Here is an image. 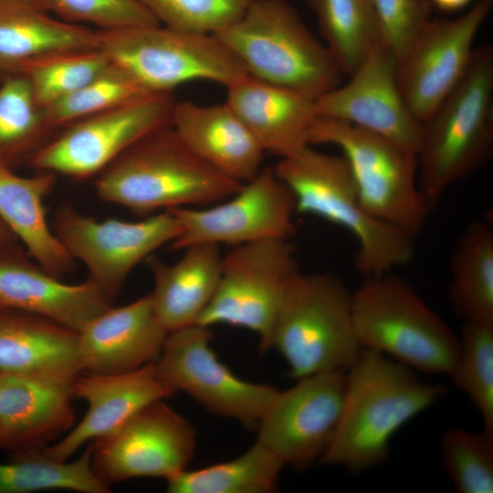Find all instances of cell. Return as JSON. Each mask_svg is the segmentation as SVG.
I'll return each instance as SVG.
<instances>
[{
    "label": "cell",
    "mask_w": 493,
    "mask_h": 493,
    "mask_svg": "<svg viewBox=\"0 0 493 493\" xmlns=\"http://www.w3.org/2000/svg\"><path fill=\"white\" fill-rule=\"evenodd\" d=\"M226 89V102L265 152L283 158L310 146V131L318 118L315 100L249 75Z\"/></svg>",
    "instance_id": "obj_24"
},
{
    "label": "cell",
    "mask_w": 493,
    "mask_h": 493,
    "mask_svg": "<svg viewBox=\"0 0 493 493\" xmlns=\"http://www.w3.org/2000/svg\"><path fill=\"white\" fill-rule=\"evenodd\" d=\"M51 226L72 258L86 266L88 278L111 304L132 269L182 232L180 222L169 210L136 222L99 221L68 204L57 209Z\"/></svg>",
    "instance_id": "obj_11"
},
{
    "label": "cell",
    "mask_w": 493,
    "mask_h": 493,
    "mask_svg": "<svg viewBox=\"0 0 493 493\" xmlns=\"http://www.w3.org/2000/svg\"><path fill=\"white\" fill-rule=\"evenodd\" d=\"M242 184L197 156L171 124L123 152L98 173L94 188L100 200L147 215L160 209L208 206Z\"/></svg>",
    "instance_id": "obj_2"
},
{
    "label": "cell",
    "mask_w": 493,
    "mask_h": 493,
    "mask_svg": "<svg viewBox=\"0 0 493 493\" xmlns=\"http://www.w3.org/2000/svg\"><path fill=\"white\" fill-rule=\"evenodd\" d=\"M493 0H479L455 19H430L396 58L401 93L421 123L465 74L474 39Z\"/></svg>",
    "instance_id": "obj_17"
},
{
    "label": "cell",
    "mask_w": 493,
    "mask_h": 493,
    "mask_svg": "<svg viewBox=\"0 0 493 493\" xmlns=\"http://www.w3.org/2000/svg\"><path fill=\"white\" fill-rule=\"evenodd\" d=\"M285 464L257 440L241 456L166 479L170 493H270L278 489Z\"/></svg>",
    "instance_id": "obj_30"
},
{
    "label": "cell",
    "mask_w": 493,
    "mask_h": 493,
    "mask_svg": "<svg viewBox=\"0 0 493 493\" xmlns=\"http://www.w3.org/2000/svg\"><path fill=\"white\" fill-rule=\"evenodd\" d=\"M172 127L197 156L230 178L246 183L262 169L265 151L226 102L176 101Z\"/></svg>",
    "instance_id": "obj_25"
},
{
    "label": "cell",
    "mask_w": 493,
    "mask_h": 493,
    "mask_svg": "<svg viewBox=\"0 0 493 493\" xmlns=\"http://www.w3.org/2000/svg\"><path fill=\"white\" fill-rule=\"evenodd\" d=\"M38 8L75 24L90 23L111 31L161 25L139 0H31Z\"/></svg>",
    "instance_id": "obj_39"
},
{
    "label": "cell",
    "mask_w": 493,
    "mask_h": 493,
    "mask_svg": "<svg viewBox=\"0 0 493 493\" xmlns=\"http://www.w3.org/2000/svg\"><path fill=\"white\" fill-rule=\"evenodd\" d=\"M70 391L88 404V410L62 439L41 450L58 461L68 460L84 444L109 435L146 405L176 393L159 377L154 362L125 373H81L70 383Z\"/></svg>",
    "instance_id": "obj_19"
},
{
    "label": "cell",
    "mask_w": 493,
    "mask_h": 493,
    "mask_svg": "<svg viewBox=\"0 0 493 493\" xmlns=\"http://www.w3.org/2000/svg\"><path fill=\"white\" fill-rule=\"evenodd\" d=\"M346 380V372H324L278 391L257 425V440L285 466L305 469L318 463L337 431Z\"/></svg>",
    "instance_id": "obj_16"
},
{
    "label": "cell",
    "mask_w": 493,
    "mask_h": 493,
    "mask_svg": "<svg viewBox=\"0 0 493 493\" xmlns=\"http://www.w3.org/2000/svg\"><path fill=\"white\" fill-rule=\"evenodd\" d=\"M149 94L127 71L110 62L79 89L42 109V113L46 125L53 131Z\"/></svg>",
    "instance_id": "obj_33"
},
{
    "label": "cell",
    "mask_w": 493,
    "mask_h": 493,
    "mask_svg": "<svg viewBox=\"0 0 493 493\" xmlns=\"http://www.w3.org/2000/svg\"><path fill=\"white\" fill-rule=\"evenodd\" d=\"M169 211L182 226L180 236L169 244L173 250L195 244L232 247L268 238L290 239L296 234L294 195L272 167L262 168L219 203Z\"/></svg>",
    "instance_id": "obj_14"
},
{
    "label": "cell",
    "mask_w": 493,
    "mask_h": 493,
    "mask_svg": "<svg viewBox=\"0 0 493 493\" xmlns=\"http://www.w3.org/2000/svg\"><path fill=\"white\" fill-rule=\"evenodd\" d=\"M316 15L326 47L350 76L383 41L370 0H306Z\"/></svg>",
    "instance_id": "obj_31"
},
{
    "label": "cell",
    "mask_w": 493,
    "mask_h": 493,
    "mask_svg": "<svg viewBox=\"0 0 493 493\" xmlns=\"http://www.w3.org/2000/svg\"><path fill=\"white\" fill-rule=\"evenodd\" d=\"M382 40L397 58L430 20L429 0H370Z\"/></svg>",
    "instance_id": "obj_40"
},
{
    "label": "cell",
    "mask_w": 493,
    "mask_h": 493,
    "mask_svg": "<svg viewBox=\"0 0 493 493\" xmlns=\"http://www.w3.org/2000/svg\"><path fill=\"white\" fill-rule=\"evenodd\" d=\"M352 316L363 349L382 352L414 371L452 374L458 336L392 271L365 277L352 292Z\"/></svg>",
    "instance_id": "obj_7"
},
{
    "label": "cell",
    "mask_w": 493,
    "mask_h": 493,
    "mask_svg": "<svg viewBox=\"0 0 493 493\" xmlns=\"http://www.w3.org/2000/svg\"><path fill=\"white\" fill-rule=\"evenodd\" d=\"M110 63L100 48L69 50L28 62L18 72L27 79L38 107L44 109L79 89Z\"/></svg>",
    "instance_id": "obj_34"
},
{
    "label": "cell",
    "mask_w": 493,
    "mask_h": 493,
    "mask_svg": "<svg viewBox=\"0 0 493 493\" xmlns=\"http://www.w3.org/2000/svg\"><path fill=\"white\" fill-rule=\"evenodd\" d=\"M15 236L0 219V248L7 246Z\"/></svg>",
    "instance_id": "obj_42"
},
{
    "label": "cell",
    "mask_w": 493,
    "mask_h": 493,
    "mask_svg": "<svg viewBox=\"0 0 493 493\" xmlns=\"http://www.w3.org/2000/svg\"><path fill=\"white\" fill-rule=\"evenodd\" d=\"M55 183L53 173L23 177L0 164V219L40 267L61 278L74 270L75 260L47 219L44 199Z\"/></svg>",
    "instance_id": "obj_27"
},
{
    "label": "cell",
    "mask_w": 493,
    "mask_h": 493,
    "mask_svg": "<svg viewBox=\"0 0 493 493\" xmlns=\"http://www.w3.org/2000/svg\"><path fill=\"white\" fill-rule=\"evenodd\" d=\"M350 80L315 100L318 116L380 134L417 152L422 123L407 107L397 79V61L383 42L376 44Z\"/></svg>",
    "instance_id": "obj_18"
},
{
    "label": "cell",
    "mask_w": 493,
    "mask_h": 493,
    "mask_svg": "<svg viewBox=\"0 0 493 493\" xmlns=\"http://www.w3.org/2000/svg\"><path fill=\"white\" fill-rule=\"evenodd\" d=\"M289 240L268 238L232 246L223 257L218 286L197 323L249 330L259 337L261 352L270 349L281 299L300 271Z\"/></svg>",
    "instance_id": "obj_10"
},
{
    "label": "cell",
    "mask_w": 493,
    "mask_h": 493,
    "mask_svg": "<svg viewBox=\"0 0 493 493\" xmlns=\"http://www.w3.org/2000/svg\"><path fill=\"white\" fill-rule=\"evenodd\" d=\"M71 397L69 384L0 372L1 448L42 450L71 429Z\"/></svg>",
    "instance_id": "obj_23"
},
{
    "label": "cell",
    "mask_w": 493,
    "mask_h": 493,
    "mask_svg": "<svg viewBox=\"0 0 493 493\" xmlns=\"http://www.w3.org/2000/svg\"><path fill=\"white\" fill-rule=\"evenodd\" d=\"M445 470L456 492H493V433L447 430L441 439Z\"/></svg>",
    "instance_id": "obj_37"
},
{
    "label": "cell",
    "mask_w": 493,
    "mask_h": 493,
    "mask_svg": "<svg viewBox=\"0 0 493 493\" xmlns=\"http://www.w3.org/2000/svg\"><path fill=\"white\" fill-rule=\"evenodd\" d=\"M448 299L464 321L493 323V229L473 219L461 234L450 260Z\"/></svg>",
    "instance_id": "obj_29"
},
{
    "label": "cell",
    "mask_w": 493,
    "mask_h": 493,
    "mask_svg": "<svg viewBox=\"0 0 493 493\" xmlns=\"http://www.w3.org/2000/svg\"><path fill=\"white\" fill-rule=\"evenodd\" d=\"M0 448H1V442H0Z\"/></svg>",
    "instance_id": "obj_43"
},
{
    "label": "cell",
    "mask_w": 493,
    "mask_h": 493,
    "mask_svg": "<svg viewBox=\"0 0 493 493\" xmlns=\"http://www.w3.org/2000/svg\"><path fill=\"white\" fill-rule=\"evenodd\" d=\"M15 453L12 460L0 463V493H32L50 489L110 492V487L93 472L90 445L74 461L55 460L41 450Z\"/></svg>",
    "instance_id": "obj_32"
},
{
    "label": "cell",
    "mask_w": 493,
    "mask_h": 493,
    "mask_svg": "<svg viewBox=\"0 0 493 493\" xmlns=\"http://www.w3.org/2000/svg\"><path fill=\"white\" fill-rule=\"evenodd\" d=\"M0 372L70 385L83 373L79 332L43 316L0 309Z\"/></svg>",
    "instance_id": "obj_22"
},
{
    "label": "cell",
    "mask_w": 493,
    "mask_h": 493,
    "mask_svg": "<svg viewBox=\"0 0 493 493\" xmlns=\"http://www.w3.org/2000/svg\"><path fill=\"white\" fill-rule=\"evenodd\" d=\"M174 263L150 256L145 261L153 278L150 294L154 311L168 332L197 323L215 295L222 271L220 247L195 244Z\"/></svg>",
    "instance_id": "obj_26"
},
{
    "label": "cell",
    "mask_w": 493,
    "mask_h": 493,
    "mask_svg": "<svg viewBox=\"0 0 493 493\" xmlns=\"http://www.w3.org/2000/svg\"><path fill=\"white\" fill-rule=\"evenodd\" d=\"M309 144H332L346 159L363 209L374 218L415 237L430 206L418 184L414 152L380 134L318 116Z\"/></svg>",
    "instance_id": "obj_8"
},
{
    "label": "cell",
    "mask_w": 493,
    "mask_h": 493,
    "mask_svg": "<svg viewBox=\"0 0 493 493\" xmlns=\"http://www.w3.org/2000/svg\"><path fill=\"white\" fill-rule=\"evenodd\" d=\"M273 169L292 192L296 213L315 215L351 233L358 243L355 267L360 273L380 275L411 261L414 237L363 209L342 155L308 146L280 158Z\"/></svg>",
    "instance_id": "obj_4"
},
{
    "label": "cell",
    "mask_w": 493,
    "mask_h": 493,
    "mask_svg": "<svg viewBox=\"0 0 493 493\" xmlns=\"http://www.w3.org/2000/svg\"><path fill=\"white\" fill-rule=\"evenodd\" d=\"M165 26L216 35L236 22L254 0H139Z\"/></svg>",
    "instance_id": "obj_38"
},
{
    "label": "cell",
    "mask_w": 493,
    "mask_h": 493,
    "mask_svg": "<svg viewBox=\"0 0 493 493\" xmlns=\"http://www.w3.org/2000/svg\"><path fill=\"white\" fill-rule=\"evenodd\" d=\"M50 131L27 79L19 73L5 81L0 87V164L27 151L32 155Z\"/></svg>",
    "instance_id": "obj_36"
},
{
    "label": "cell",
    "mask_w": 493,
    "mask_h": 493,
    "mask_svg": "<svg viewBox=\"0 0 493 493\" xmlns=\"http://www.w3.org/2000/svg\"><path fill=\"white\" fill-rule=\"evenodd\" d=\"M346 377L340 423L318 464L351 474L384 463L394 435L446 393L445 385L424 383L414 370L369 349H362Z\"/></svg>",
    "instance_id": "obj_1"
},
{
    "label": "cell",
    "mask_w": 493,
    "mask_h": 493,
    "mask_svg": "<svg viewBox=\"0 0 493 493\" xmlns=\"http://www.w3.org/2000/svg\"><path fill=\"white\" fill-rule=\"evenodd\" d=\"M214 36L257 79L313 100L341 85L343 74L330 51L286 0H254Z\"/></svg>",
    "instance_id": "obj_5"
},
{
    "label": "cell",
    "mask_w": 493,
    "mask_h": 493,
    "mask_svg": "<svg viewBox=\"0 0 493 493\" xmlns=\"http://www.w3.org/2000/svg\"><path fill=\"white\" fill-rule=\"evenodd\" d=\"M456 367L450 375L493 433V323L464 321Z\"/></svg>",
    "instance_id": "obj_35"
},
{
    "label": "cell",
    "mask_w": 493,
    "mask_h": 493,
    "mask_svg": "<svg viewBox=\"0 0 493 493\" xmlns=\"http://www.w3.org/2000/svg\"><path fill=\"white\" fill-rule=\"evenodd\" d=\"M493 150V48H474L457 84L422 122L419 188L431 206L482 166Z\"/></svg>",
    "instance_id": "obj_3"
},
{
    "label": "cell",
    "mask_w": 493,
    "mask_h": 493,
    "mask_svg": "<svg viewBox=\"0 0 493 493\" xmlns=\"http://www.w3.org/2000/svg\"><path fill=\"white\" fill-rule=\"evenodd\" d=\"M270 349L285 359L289 375L347 372L362 351L352 316V292L329 272H299L278 309Z\"/></svg>",
    "instance_id": "obj_6"
},
{
    "label": "cell",
    "mask_w": 493,
    "mask_h": 493,
    "mask_svg": "<svg viewBox=\"0 0 493 493\" xmlns=\"http://www.w3.org/2000/svg\"><path fill=\"white\" fill-rule=\"evenodd\" d=\"M111 306L89 278L65 283L22 253L0 248V309L43 316L79 332Z\"/></svg>",
    "instance_id": "obj_20"
},
{
    "label": "cell",
    "mask_w": 493,
    "mask_h": 493,
    "mask_svg": "<svg viewBox=\"0 0 493 493\" xmlns=\"http://www.w3.org/2000/svg\"><path fill=\"white\" fill-rule=\"evenodd\" d=\"M166 336L150 294L111 306L79 331L83 373H125L154 362Z\"/></svg>",
    "instance_id": "obj_21"
},
{
    "label": "cell",
    "mask_w": 493,
    "mask_h": 493,
    "mask_svg": "<svg viewBox=\"0 0 493 493\" xmlns=\"http://www.w3.org/2000/svg\"><path fill=\"white\" fill-rule=\"evenodd\" d=\"M212 336L211 328L198 323L168 332L154 362L157 373L212 414L257 428L279 390L236 376L211 348Z\"/></svg>",
    "instance_id": "obj_13"
},
{
    "label": "cell",
    "mask_w": 493,
    "mask_h": 493,
    "mask_svg": "<svg viewBox=\"0 0 493 493\" xmlns=\"http://www.w3.org/2000/svg\"><path fill=\"white\" fill-rule=\"evenodd\" d=\"M175 100L152 93L77 121L31 156L40 171L83 179L100 173L152 131L172 124Z\"/></svg>",
    "instance_id": "obj_12"
},
{
    "label": "cell",
    "mask_w": 493,
    "mask_h": 493,
    "mask_svg": "<svg viewBox=\"0 0 493 493\" xmlns=\"http://www.w3.org/2000/svg\"><path fill=\"white\" fill-rule=\"evenodd\" d=\"M473 0H429L430 4L445 12H454L466 7Z\"/></svg>",
    "instance_id": "obj_41"
},
{
    "label": "cell",
    "mask_w": 493,
    "mask_h": 493,
    "mask_svg": "<svg viewBox=\"0 0 493 493\" xmlns=\"http://www.w3.org/2000/svg\"><path fill=\"white\" fill-rule=\"evenodd\" d=\"M99 47L97 30L54 18L31 0H0V67L19 70L55 53Z\"/></svg>",
    "instance_id": "obj_28"
},
{
    "label": "cell",
    "mask_w": 493,
    "mask_h": 493,
    "mask_svg": "<svg viewBox=\"0 0 493 493\" xmlns=\"http://www.w3.org/2000/svg\"><path fill=\"white\" fill-rule=\"evenodd\" d=\"M100 48L151 93H171L194 79L226 88L248 76L236 55L215 36L161 25L97 30Z\"/></svg>",
    "instance_id": "obj_9"
},
{
    "label": "cell",
    "mask_w": 493,
    "mask_h": 493,
    "mask_svg": "<svg viewBox=\"0 0 493 493\" xmlns=\"http://www.w3.org/2000/svg\"><path fill=\"white\" fill-rule=\"evenodd\" d=\"M196 446L192 425L164 400L153 402L90 444L91 467L106 486L135 477L165 480L186 469Z\"/></svg>",
    "instance_id": "obj_15"
}]
</instances>
